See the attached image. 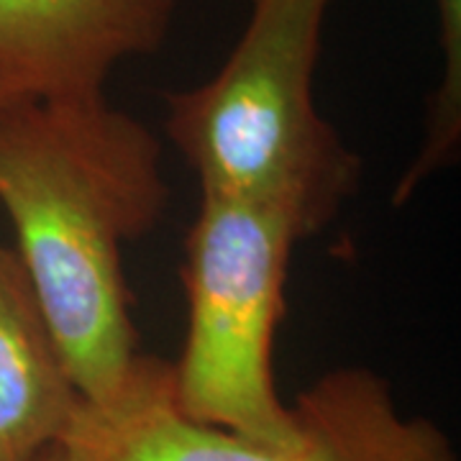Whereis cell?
<instances>
[{"instance_id": "6da1fadb", "label": "cell", "mask_w": 461, "mask_h": 461, "mask_svg": "<svg viewBox=\"0 0 461 461\" xmlns=\"http://www.w3.org/2000/svg\"><path fill=\"white\" fill-rule=\"evenodd\" d=\"M0 205L72 384L108 397L141 354L123 247L169 205L159 139L105 95L14 100L0 108Z\"/></svg>"}, {"instance_id": "7a4b0ae2", "label": "cell", "mask_w": 461, "mask_h": 461, "mask_svg": "<svg viewBox=\"0 0 461 461\" xmlns=\"http://www.w3.org/2000/svg\"><path fill=\"white\" fill-rule=\"evenodd\" d=\"M333 0H251L229 59L208 83L167 95L165 131L200 193L280 213L297 239L333 223L362 159L315 105L313 80Z\"/></svg>"}, {"instance_id": "3957f363", "label": "cell", "mask_w": 461, "mask_h": 461, "mask_svg": "<svg viewBox=\"0 0 461 461\" xmlns=\"http://www.w3.org/2000/svg\"><path fill=\"white\" fill-rule=\"evenodd\" d=\"M297 233L249 200L200 193L185 239L187 330L175 372L185 418L267 446H293L300 429L277 395L275 333Z\"/></svg>"}, {"instance_id": "277c9868", "label": "cell", "mask_w": 461, "mask_h": 461, "mask_svg": "<svg viewBox=\"0 0 461 461\" xmlns=\"http://www.w3.org/2000/svg\"><path fill=\"white\" fill-rule=\"evenodd\" d=\"M300 441L267 446L185 418L172 362L139 354L103 400H80L59 446L72 461H459L436 420L402 415L369 366H336L290 405Z\"/></svg>"}, {"instance_id": "5b68a950", "label": "cell", "mask_w": 461, "mask_h": 461, "mask_svg": "<svg viewBox=\"0 0 461 461\" xmlns=\"http://www.w3.org/2000/svg\"><path fill=\"white\" fill-rule=\"evenodd\" d=\"M177 0H0V69L29 98H103L123 59L165 44Z\"/></svg>"}, {"instance_id": "8992f818", "label": "cell", "mask_w": 461, "mask_h": 461, "mask_svg": "<svg viewBox=\"0 0 461 461\" xmlns=\"http://www.w3.org/2000/svg\"><path fill=\"white\" fill-rule=\"evenodd\" d=\"M80 400L26 267L0 244V461L59 444Z\"/></svg>"}, {"instance_id": "52a82bcc", "label": "cell", "mask_w": 461, "mask_h": 461, "mask_svg": "<svg viewBox=\"0 0 461 461\" xmlns=\"http://www.w3.org/2000/svg\"><path fill=\"white\" fill-rule=\"evenodd\" d=\"M438 16V44L444 54V72L430 95L426 136L415 159L397 182L393 203L402 205L415 190L459 162L461 151V0H433Z\"/></svg>"}, {"instance_id": "ba28073f", "label": "cell", "mask_w": 461, "mask_h": 461, "mask_svg": "<svg viewBox=\"0 0 461 461\" xmlns=\"http://www.w3.org/2000/svg\"><path fill=\"white\" fill-rule=\"evenodd\" d=\"M18 98H29V95L23 93V87H21L5 69H0V108Z\"/></svg>"}, {"instance_id": "9c48e42d", "label": "cell", "mask_w": 461, "mask_h": 461, "mask_svg": "<svg viewBox=\"0 0 461 461\" xmlns=\"http://www.w3.org/2000/svg\"><path fill=\"white\" fill-rule=\"evenodd\" d=\"M33 461H72V459L67 456L65 448L57 444V446H50L47 451H41V454H39Z\"/></svg>"}]
</instances>
